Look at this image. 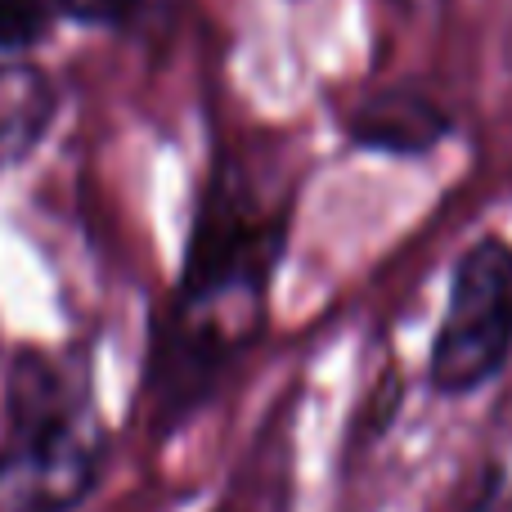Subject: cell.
Masks as SVG:
<instances>
[{
    "label": "cell",
    "instance_id": "6da1fadb",
    "mask_svg": "<svg viewBox=\"0 0 512 512\" xmlns=\"http://www.w3.org/2000/svg\"><path fill=\"white\" fill-rule=\"evenodd\" d=\"M283 248V221L252 203L234 171H216L198 207L185 279L176 292L162 378L171 391L203 382L252 342L265 306V283Z\"/></svg>",
    "mask_w": 512,
    "mask_h": 512
},
{
    "label": "cell",
    "instance_id": "7a4b0ae2",
    "mask_svg": "<svg viewBox=\"0 0 512 512\" xmlns=\"http://www.w3.org/2000/svg\"><path fill=\"white\" fill-rule=\"evenodd\" d=\"M0 512H77L99 486L108 427L68 364L23 351L9 369Z\"/></svg>",
    "mask_w": 512,
    "mask_h": 512
},
{
    "label": "cell",
    "instance_id": "3957f363",
    "mask_svg": "<svg viewBox=\"0 0 512 512\" xmlns=\"http://www.w3.org/2000/svg\"><path fill=\"white\" fill-rule=\"evenodd\" d=\"M512 360V243L477 239L450 274L445 319L432 342V387L468 396L495 382Z\"/></svg>",
    "mask_w": 512,
    "mask_h": 512
},
{
    "label": "cell",
    "instance_id": "277c9868",
    "mask_svg": "<svg viewBox=\"0 0 512 512\" xmlns=\"http://www.w3.org/2000/svg\"><path fill=\"white\" fill-rule=\"evenodd\" d=\"M454 131L450 108L418 86H387L351 108L346 135L355 149L387 153V158H423L441 149Z\"/></svg>",
    "mask_w": 512,
    "mask_h": 512
},
{
    "label": "cell",
    "instance_id": "5b68a950",
    "mask_svg": "<svg viewBox=\"0 0 512 512\" xmlns=\"http://www.w3.org/2000/svg\"><path fill=\"white\" fill-rule=\"evenodd\" d=\"M59 117V86L32 59H0V171L27 162Z\"/></svg>",
    "mask_w": 512,
    "mask_h": 512
},
{
    "label": "cell",
    "instance_id": "8992f818",
    "mask_svg": "<svg viewBox=\"0 0 512 512\" xmlns=\"http://www.w3.org/2000/svg\"><path fill=\"white\" fill-rule=\"evenodd\" d=\"M59 5L54 0H0V59H23L50 36Z\"/></svg>",
    "mask_w": 512,
    "mask_h": 512
},
{
    "label": "cell",
    "instance_id": "52a82bcc",
    "mask_svg": "<svg viewBox=\"0 0 512 512\" xmlns=\"http://www.w3.org/2000/svg\"><path fill=\"white\" fill-rule=\"evenodd\" d=\"M63 18L81 27H122L140 14L144 0H54Z\"/></svg>",
    "mask_w": 512,
    "mask_h": 512
},
{
    "label": "cell",
    "instance_id": "ba28073f",
    "mask_svg": "<svg viewBox=\"0 0 512 512\" xmlns=\"http://www.w3.org/2000/svg\"><path fill=\"white\" fill-rule=\"evenodd\" d=\"M391 5H400V9H414V5H418V0H391Z\"/></svg>",
    "mask_w": 512,
    "mask_h": 512
}]
</instances>
